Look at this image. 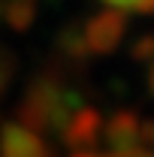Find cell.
Listing matches in <instances>:
<instances>
[{
  "label": "cell",
  "instance_id": "8",
  "mask_svg": "<svg viewBox=\"0 0 154 157\" xmlns=\"http://www.w3.org/2000/svg\"><path fill=\"white\" fill-rule=\"evenodd\" d=\"M130 58L136 63H154V33H145L136 39L130 45Z\"/></svg>",
  "mask_w": 154,
  "mask_h": 157
},
{
  "label": "cell",
  "instance_id": "9",
  "mask_svg": "<svg viewBox=\"0 0 154 157\" xmlns=\"http://www.w3.org/2000/svg\"><path fill=\"white\" fill-rule=\"evenodd\" d=\"M9 78H12V58H9V52H3V48H0V97H3V91H6Z\"/></svg>",
  "mask_w": 154,
  "mask_h": 157
},
{
  "label": "cell",
  "instance_id": "10",
  "mask_svg": "<svg viewBox=\"0 0 154 157\" xmlns=\"http://www.w3.org/2000/svg\"><path fill=\"white\" fill-rule=\"evenodd\" d=\"M142 142L154 145V121H142Z\"/></svg>",
  "mask_w": 154,
  "mask_h": 157
},
{
  "label": "cell",
  "instance_id": "11",
  "mask_svg": "<svg viewBox=\"0 0 154 157\" xmlns=\"http://www.w3.org/2000/svg\"><path fill=\"white\" fill-rule=\"evenodd\" d=\"M109 157H154V154H151V151L136 148V151H121V154H109Z\"/></svg>",
  "mask_w": 154,
  "mask_h": 157
},
{
  "label": "cell",
  "instance_id": "5",
  "mask_svg": "<svg viewBox=\"0 0 154 157\" xmlns=\"http://www.w3.org/2000/svg\"><path fill=\"white\" fill-rule=\"evenodd\" d=\"M100 136H103V118H100V112L91 109V106H82L76 115L70 118V124L64 127V133H60L64 145H70V148H76V151L94 148L97 142H100Z\"/></svg>",
  "mask_w": 154,
  "mask_h": 157
},
{
  "label": "cell",
  "instance_id": "7",
  "mask_svg": "<svg viewBox=\"0 0 154 157\" xmlns=\"http://www.w3.org/2000/svg\"><path fill=\"white\" fill-rule=\"evenodd\" d=\"M58 48L60 55H67L70 60H76V63H85L88 60V42H85V33H82V27L79 24H70V27H64L58 36Z\"/></svg>",
  "mask_w": 154,
  "mask_h": 157
},
{
  "label": "cell",
  "instance_id": "3",
  "mask_svg": "<svg viewBox=\"0 0 154 157\" xmlns=\"http://www.w3.org/2000/svg\"><path fill=\"white\" fill-rule=\"evenodd\" d=\"M103 136H106V142H109L112 154L136 151L139 142H142V121H139V115L130 112V109H118L115 115L106 121Z\"/></svg>",
  "mask_w": 154,
  "mask_h": 157
},
{
  "label": "cell",
  "instance_id": "2",
  "mask_svg": "<svg viewBox=\"0 0 154 157\" xmlns=\"http://www.w3.org/2000/svg\"><path fill=\"white\" fill-rule=\"evenodd\" d=\"M127 30V15L118 12V9H106V12H97L94 18H88L85 24V42H88V52L91 55H112Z\"/></svg>",
  "mask_w": 154,
  "mask_h": 157
},
{
  "label": "cell",
  "instance_id": "6",
  "mask_svg": "<svg viewBox=\"0 0 154 157\" xmlns=\"http://www.w3.org/2000/svg\"><path fill=\"white\" fill-rule=\"evenodd\" d=\"M3 15H6V24L12 30L24 33L37 18V0H6L3 3Z\"/></svg>",
  "mask_w": 154,
  "mask_h": 157
},
{
  "label": "cell",
  "instance_id": "1",
  "mask_svg": "<svg viewBox=\"0 0 154 157\" xmlns=\"http://www.w3.org/2000/svg\"><path fill=\"white\" fill-rule=\"evenodd\" d=\"M82 109V97L76 91L64 88L58 76L42 73V76L27 88L24 100L18 103L15 115L18 124L27 127L30 133H64V127L70 124V118Z\"/></svg>",
  "mask_w": 154,
  "mask_h": 157
},
{
  "label": "cell",
  "instance_id": "13",
  "mask_svg": "<svg viewBox=\"0 0 154 157\" xmlns=\"http://www.w3.org/2000/svg\"><path fill=\"white\" fill-rule=\"evenodd\" d=\"M148 91H151V97H154V63H151V70H148Z\"/></svg>",
  "mask_w": 154,
  "mask_h": 157
},
{
  "label": "cell",
  "instance_id": "4",
  "mask_svg": "<svg viewBox=\"0 0 154 157\" xmlns=\"http://www.w3.org/2000/svg\"><path fill=\"white\" fill-rule=\"evenodd\" d=\"M0 157H52V151L37 133L9 121L0 127Z\"/></svg>",
  "mask_w": 154,
  "mask_h": 157
},
{
  "label": "cell",
  "instance_id": "12",
  "mask_svg": "<svg viewBox=\"0 0 154 157\" xmlns=\"http://www.w3.org/2000/svg\"><path fill=\"white\" fill-rule=\"evenodd\" d=\"M142 15H154V0H145V6H142Z\"/></svg>",
  "mask_w": 154,
  "mask_h": 157
},
{
  "label": "cell",
  "instance_id": "14",
  "mask_svg": "<svg viewBox=\"0 0 154 157\" xmlns=\"http://www.w3.org/2000/svg\"><path fill=\"white\" fill-rule=\"evenodd\" d=\"M73 157H97V154H88V151H76Z\"/></svg>",
  "mask_w": 154,
  "mask_h": 157
}]
</instances>
